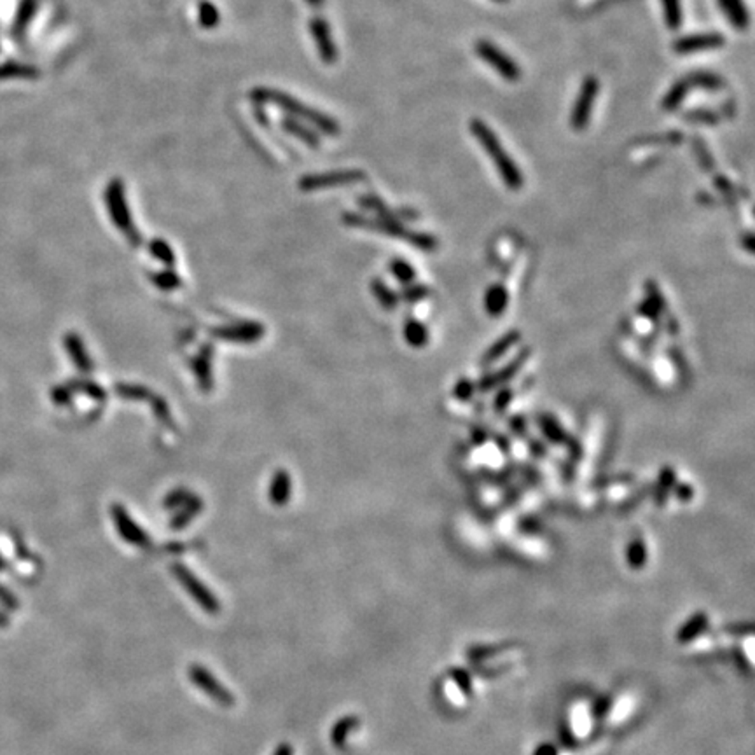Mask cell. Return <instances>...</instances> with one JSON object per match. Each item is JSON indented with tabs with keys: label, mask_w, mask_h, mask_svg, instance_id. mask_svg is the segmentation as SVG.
Listing matches in <instances>:
<instances>
[{
	"label": "cell",
	"mask_w": 755,
	"mask_h": 755,
	"mask_svg": "<svg viewBox=\"0 0 755 755\" xmlns=\"http://www.w3.org/2000/svg\"><path fill=\"white\" fill-rule=\"evenodd\" d=\"M200 23L205 29H214L219 23V11L214 4L201 2L200 4Z\"/></svg>",
	"instance_id": "obj_22"
},
{
	"label": "cell",
	"mask_w": 755,
	"mask_h": 755,
	"mask_svg": "<svg viewBox=\"0 0 755 755\" xmlns=\"http://www.w3.org/2000/svg\"><path fill=\"white\" fill-rule=\"evenodd\" d=\"M486 306H488V312H491L493 315L500 313L503 309V306H505V292H502L500 289L493 290V292L488 296Z\"/></svg>",
	"instance_id": "obj_27"
},
{
	"label": "cell",
	"mask_w": 755,
	"mask_h": 755,
	"mask_svg": "<svg viewBox=\"0 0 755 755\" xmlns=\"http://www.w3.org/2000/svg\"><path fill=\"white\" fill-rule=\"evenodd\" d=\"M685 81L689 83V86L704 88V90H710V91L722 90V88L726 86L722 77L717 76V73H712V72H694V73H691V76L685 77Z\"/></svg>",
	"instance_id": "obj_15"
},
{
	"label": "cell",
	"mask_w": 755,
	"mask_h": 755,
	"mask_svg": "<svg viewBox=\"0 0 755 755\" xmlns=\"http://www.w3.org/2000/svg\"><path fill=\"white\" fill-rule=\"evenodd\" d=\"M309 30H312V36L315 38L320 60L329 65L334 63V61L338 60V49H336L334 42H332L329 23L325 21L324 18H313L312 21H309Z\"/></svg>",
	"instance_id": "obj_10"
},
{
	"label": "cell",
	"mask_w": 755,
	"mask_h": 755,
	"mask_svg": "<svg viewBox=\"0 0 755 755\" xmlns=\"http://www.w3.org/2000/svg\"><path fill=\"white\" fill-rule=\"evenodd\" d=\"M366 179V173L359 172V170H346V172H331V173H322V175H309L301 179V189L304 191H312V189H320V188H332V185H346V184H357V182Z\"/></svg>",
	"instance_id": "obj_9"
},
{
	"label": "cell",
	"mask_w": 755,
	"mask_h": 755,
	"mask_svg": "<svg viewBox=\"0 0 755 755\" xmlns=\"http://www.w3.org/2000/svg\"><path fill=\"white\" fill-rule=\"evenodd\" d=\"M598 90H600V84L596 77L590 76L582 81V86H580L579 96H577V102H575L574 108H572V115H570V126L574 128L575 131L586 130L587 125H590L591 112H593V106H595L596 95H598Z\"/></svg>",
	"instance_id": "obj_6"
},
{
	"label": "cell",
	"mask_w": 755,
	"mask_h": 755,
	"mask_svg": "<svg viewBox=\"0 0 755 755\" xmlns=\"http://www.w3.org/2000/svg\"><path fill=\"white\" fill-rule=\"evenodd\" d=\"M724 37L720 34H698V36H689L682 37L679 41H675L673 49L675 53L685 54V53H696L703 51V49H717L724 46Z\"/></svg>",
	"instance_id": "obj_12"
},
{
	"label": "cell",
	"mask_w": 755,
	"mask_h": 755,
	"mask_svg": "<svg viewBox=\"0 0 755 755\" xmlns=\"http://www.w3.org/2000/svg\"><path fill=\"white\" fill-rule=\"evenodd\" d=\"M304 2L308 4V6H312L313 9H320V7H324L325 0H304Z\"/></svg>",
	"instance_id": "obj_34"
},
{
	"label": "cell",
	"mask_w": 755,
	"mask_h": 755,
	"mask_svg": "<svg viewBox=\"0 0 755 755\" xmlns=\"http://www.w3.org/2000/svg\"><path fill=\"white\" fill-rule=\"evenodd\" d=\"M628 561L633 568H640L645 563V544L637 540L630 545L628 549Z\"/></svg>",
	"instance_id": "obj_24"
},
{
	"label": "cell",
	"mask_w": 755,
	"mask_h": 755,
	"mask_svg": "<svg viewBox=\"0 0 755 755\" xmlns=\"http://www.w3.org/2000/svg\"><path fill=\"white\" fill-rule=\"evenodd\" d=\"M344 220H346V222H351L354 226L373 227V230L383 231V233L401 236V238L409 240V242L414 243L416 247H421V249H432V247H436V240H433L432 236L409 233V231H406L401 224L396 222V220H376V222H374V220L364 219V217H359V215H344Z\"/></svg>",
	"instance_id": "obj_7"
},
{
	"label": "cell",
	"mask_w": 755,
	"mask_h": 755,
	"mask_svg": "<svg viewBox=\"0 0 755 755\" xmlns=\"http://www.w3.org/2000/svg\"><path fill=\"white\" fill-rule=\"evenodd\" d=\"M689 90H691V86H689V83L685 79H680L679 83L673 84L672 88H669V91L666 93V96L663 98V108L664 111H675L677 107L680 106V103L684 102L685 96H687Z\"/></svg>",
	"instance_id": "obj_18"
},
{
	"label": "cell",
	"mask_w": 755,
	"mask_h": 755,
	"mask_svg": "<svg viewBox=\"0 0 755 755\" xmlns=\"http://www.w3.org/2000/svg\"><path fill=\"white\" fill-rule=\"evenodd\" d=\"M535 755H556V750H555V746L544 745V746H540L539 750H537Z\"/></svg>",
	"instance_id": "obj_33"
},
{
	"label": "cell",
	"mask_w": 755,
	"mask_h": 755,
	"mask_svg": "<svg viewBox=\"0 0 755 755\" xmlns=\"http://www.w3.org/2000/svg\"><path fill=\"white\" fill-rule=\"evenodd\" d=\"M273 755H294V749L290 743H280V745L277 746V750H274Z\"/></svg>",
	"instance_id": "obj_32"
},
{
	"label": "cell",
	"mask_w": 755,
	"mask_h": 755,
	"mask_svg": "<svg viewBox=\"0 0 755 755\" xmlns=\"http://www.w3.org/2000/svg\"><path fill=\"white\" fill-rule=\"evenodd\" d=\"M36 6H37V0H21L19 9H18L16 21H14V26H13V32L16 34V36L19 37L23 36L25 26L29 25L30 19H32L34 16V13H36Z\"/></svg>",
	"instance_id": "obj_19"
},
{
	"label": "cell",
	"mask_w": 755,
	"mask_h": 755,
	"mask_svg": "<svg viewBox=\"0 0 755 755\" xmlns=\"http://www.w3.org/2000/svg\"><path fill=\"white\" fill-rule=\"evenodd\" d=\"M172 574L179 580V584L185 590V593L191 596L196 603H198L200 609H203L207 614L217 615L220 612V602L217 600V596L205 586L203 582L192 574L189 568H185L184 565H173Z\"/></svg>",
	"instance_id": "obj_3"
},
{
	"label": "cell",
	"mask_w": 755,
	"mask_h": 755,
	"mask_svg": "<svg viewBox=\"0 0 755 755\" xmlns=\"http://www.w3.org/2000/svg\"><path fill=\"white\" fill-rule=\"evenodd\" d=\"M250 96L255 100V102L271 103V106L284 108V111H287L289 114L299 115V118H303L306 119V121L312 123V125H315L319 130H322L324 133L339 135L338 121H334V119L329 118V115L322 114V112L315 111V108L304 106V103H301L299 100L292 98V96L287 95V93L271 90V88H255V90L250 91Z\"/></svg>",
	"instance_id": "obj_2"
},
{
	"label": "cell",
	"mask_w": 755,
	"mask_h": 755,
	"mask_svg": "<svg viewBox=\"0 0 755 755\" xmlns=\"http://www.w3.org/2000/svg\"><path fill=\"white\" fill-rule=\"evenodd\" d=\"M476 53L485 63L495 68L498 76H502L507 81H518L521 77V68L509 54H505L497 46L491 44L490 41H479L476 44Z\"/></svg>",
	"instance_id": "obj_5"
},
{
	"label": "cell",
	"mask_w": 755,
	"mask_h": 755,
	"mask_svg": "<svg viewBox=\"0 0 755 755\" xmlns=\"http://www.w3.org/2000/svg\"><path fill=\"white\" fill-rule=\"evenodd\" d=\"M360 719L357 715H344L338 720V722L332 726L331 729V743L336 749H344L346 745V739L350 738L351 733L359 729Z\"/></svg>",
	"instance_id": "obj_13"
},
{
	"label": "cell",
	"mask_w": 755,
	"mask_h": 755,
	"mask_svg": "<svg viewBox=\"0 0 755 755\" xmlns=\"http://www.w3.org/2000/svg\"><path fill=\"white\" fill-rule=\"evenodd\" d=\"M394 271H396V274L399 278H401L402 282H409L411 280L413 277V271L408 268V264H404V262H396V268H394Z\"/></svg>",
	"instance_id": "obj_31"
},
{
	"label": "cell",
	"mask_w": 755,
	"mask_h": 755,
	"mask_svg": "<svg viewBox=\"0 0 755 755\" xmlns=\"http://www.w3.org/2000/svg\"><path fill=\"white\" fill-rule=\"evenodd\" d=\"M287 474H278L277 481L273 483V491H271V498H273V502L277 503V505H284V502L287 500L289 497V479L285 478Z\"/></svg>",
	"instance_id": "obj_23"
},
{
	"label": "cell",
	"mask_w": 755,
	"mask_h": 755,
	"mask_svg": "<svg viewBox=\"0 0 755 755\" xmlns=\"http://www.w3.org/2000/svg\"><path fill=\"white\" fill-rule=\"evenodd\" d=\"M707 622H708V617L704 612H698V614H694V617L689 619V621L682 626V630L679 631V642H682V644H685V642H691L692 638L698 637V635L707 628Z\"/></svg>",
	"instance_id": "obj_17"
},
{
	"label": "cell",
	"mask_w": 755,
	"mask_h": 755,
	"mask_svg": "<svg viewBox=\"0 0 755 755\" xmlns=\"http://www.w3.org/2000/svg\"><path fill=\"white\" fill-rule=\"evenodd\" d=\"M112 516H114L115 526H118L119 535H121L123 539H125L126 542H130V544H133L135 548H149L150 540H149V537H147V533L137 525V523L131 520L130 516H128V513L125 509H121V507H114V509H112Z\"/></svg>",
	"instance_id": "obj_11"
},
{
	"label": "cell",
	"mask_w": 755,
	"mask_h": 755,
	"mask_svg": "<svg viewBox=\"0 0 755 755\" xmlns=\"http://www.w3.org/2000/svg\"><path fill=\"white\" fill-rule=\"evenodd\" d=\"M495 2H500V4H505V2H509V0H495Z\"/></svg>",
	"instance_id": "obj_35"
},
{
	"label": "cell",
	"mask_w": 755,
	"mask_h": 755,
	"mask_svg": "<svg viewBox=\"0 0 755 755\" xmlns=\"http://www.w3.org/2000/svg\"><path fill=\"white\" fill-rule=\"evenodd\" d=\"M719 4L734 29L745 30L749 26V11H746L743 0H719Z\"/></svg>",
	"instance_id": "obj_14"
},
{
	"label": "cell",
	"mask_w": 755,
	"mask_h": 755,
	"mask_svg": "<svg viewBox=\"0 0 755 755\" xmlns=\"http://www.w3.org/2000/svg\"><path fill=\"white\" fill-rule=\"evenodd\" d=\"M453 677H455L456 682H458L460 687L463 689V692H467V694H468V692H471V680H468L467 673L463 672V669H462V672H460V669H455Z\"/></svg>",
	"instance_id": "obj_30"
},
{
	"label": "cell",
	"mask_w": 755,
	"mask_h": 755,
	"mask_svg": "<svg viewBox=\"0 0 755 755\" xmlns=\"http://www.w3.org/2000/svg\"><path fill=\"white\" fill-rule=\"evenodd\" d=\"M406 334H408L409 343L416 344V346L418 344H423L425 341H427V331H425V327L421 324H416V322L408 324Z\"/></svg>",
	"instance_id": "obj_25"
},
{
	"label": "cell",
	"mask_w": 755,
	"mask_h": 755,
	"mask_svg": "<svg viewBox=\"0 0 755 755\" xmlns=\"http://www.w3.org/2000/svg\"><path fill=\"white\" fill-rule=\"evenodd\" d=\"M188 677L195 687H198L201 692H205V694L208 696V698L214 699L217 704L226 707V708L235 707L236 699H235L233 692H231L222 682H220V680L217 679L210 669L205 668L203 664L195 663L189 666Z\"/></svg>",
	"instance_id": "obj_4"
},
{
	"label": "cell",
	"mask_w": 755,
	"mask_h": 755,
	"mask_svg": "<svg viewBox=\"0 0 755 755\" xmlns=\"http://www.w3.org/2000/svg\"><path fill=\"white\" fill-rule=\"evenodd\" d=\"M471 133L474 135L476 140L483 145V149L486 150L488 156L491 158L495 163V168H497L498 175L502 177L503 184L507 185L513 191L523 188V175L518 168V165L509 158L507 150L503 149L500 140H498L497 135L491 131V128L486 125L481 119H472L471 121Z\"/></svg>",
	"instance_id": "obj_1"
},
{
	"label": "cell",
	"mask_w": 755,
	"mask_h": 755,
	"mask_svg": "<svg viewBox=\"0 0 755 755\" xmlns=\"http://www.w3.org/2000/svg\"><path fill=\"white\" fill-rule=\"evenodd\" d=\"M687 119H691V121H699V123H710V125H714V123L719 121L717 115L714 114V112L710 111H692L689 112L687 115H685Z\"/></svg>",
	"instance_id": "obj_28"
},
{
	"label": "cell",
	"mask_w": 755,
	"mask_h": 755,
	"mask_svg": "<svg viewBox=\"0 0 755 755\" xmlns=\"http://www.w3.org/2000/svg\"><path fill=\"white\" fill-rule=\"evenodd\" d=\"M37 68L29 67V65L19 63H6L0 67V79H11V77H37Z\"/></svg>",
	"instance_id": "obj_21"
},
{
	"label": "cell",
	"mask_w": 755,
	"mask_h": 755,
	"mask_svg": "<svg viewBox=\"0 0 755 755\" xmlns=\"http://www.w3.org/2000/svg\"><path fill=\"white\" fill-rule=\"evenodd\" d=\"M106 201H107V207H108V212H111L112 219L115 220V226H118L126 236H130L131 240H135L137 233H135L133 224H131L130 212H128V205L125 201V192H123L121 180L119 179L111 180V184H108V188L106 191Z\"/></svg>",
	"instance_id": "obj_8"
},
{
	"label": "cell",
	"mask_w": 755,
	"mask_h": 755,
	"mask_svg": "<svg viewBox=\"0 0 755 755\" xmlns=\"http://www.w3.org/2000/svg\"><path fill=\"white\" fill-rule=\"evenodd\" d=\"M516 336L518 334H514V332H513V334H509V336H503L500 341H498L493 348H491L490 351H488V355H486L485 360H495V359L500 357L502 354H505L507 348H509L510 344L516 341Z\"/></svg>",
	"instance_id": "obj_26"
},
{
	"label": "cell",
	"mask_w": 755,
	"mask_h": 755,
	"mask_svg": "<svg viewBox=\"0 0 755 755\" xmlns=\"http://www.w3.org/2000/svg\"><path fill=\"white\" fill-rule=\"evenodd\" d=\"M280 125H282V128H284L285 131H287V133L294 135V137H297L301 142H304L306 145H309V147H319L320 145L319 137H317V135L313 133L312 130H308V128L301 126L297 121H292V119L285 118V119H282Z\"/></svg>",
	"instance_id": "obj_16"
},
{
	"label": "cell",
	"mask_w": 755,
	"mask_h": 755,
	"mask_svg": "<svg viewBox=\"0 0 755 755\" xmlns=\"http://www.w3.org/2000/svg\"><path fill=\"white\" fill-rule=\"evenodd\" d=\"M664 21L669 30H677L682 25V9H680V0H663Z\"/></svg>",
	"instance_id": "obj_20"
},
{
	"label": "cell",
	"mask_w": 755,
	"mask_h": 755,
	"mask_svg": "<svg viewBox=\"0 0 755 755\" xmlns=\"http://www.w3.org/2000/svg\"><path fill=\"white\" fill-rule=\"evenodd\" d=\"M694 147H696V150H698L699 161H702L703 165L707 166V170H710L712 158L708 156V150H707V147H704V144L702 142V138H694Z\"/></svg>",
	"instance_id": "obj_29"
}]
</instances>
